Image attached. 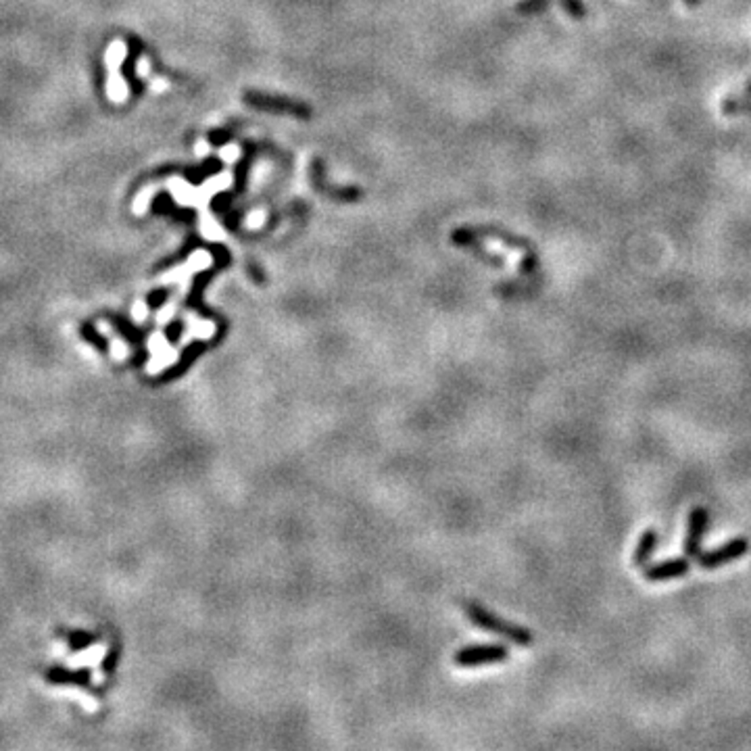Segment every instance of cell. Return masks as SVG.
<instances>
[{"label":"cell","instance_id":"1","mask_svg":"<svg viewBox=\"0 0 751 751\" xmlns=\"http://www.w3.org/2000/svg\"><path fill=\"white\" fill-rule=\"evenodd\" d=\"M463 607H465V614H467L472 624L480 626V628H484L489 632H495V634H499V636L516 643V645H530L532 639H535V634L526 626L507 622V620L495 616L493 612H489L487 607H482L476 601H465Z\"/></svg>","mask_w":751,"mask_h":751},{"label":"cell","instance_id":"2","mask_svg":"<svg viewBox=\"0 0 751 751\" xmlns=\"http://www.w3.org/2000/svg\"><path fill=\"white\" fill-rule=\"evenodd\" d=\"M750 551V541L745 537H737L733 541L724 542L722 547H716V549H709V551H704L697 555V561L704 570H716L720 566H726L730 561H737L741 559L745 553Z\"/></svg>","mask_w":751,"mask_h":751},{"label":"cell","instance_id":"3","mask_svg":"<svg viewBox=\"0 0 751 751\" xmlns=\"http://www.w3.org/2000/svg\"><path fill=\"white\" fill-rule=\"evenodd\" d=\"M509 658V651L505 645H472L463 647L455 653V664L461 668L482 666V664H495L505 662Z\"/></svg>","mask_w":751,"mask_h":751},{"label":"cell","instance_id":"4","mask_svg":"<svg viewBox=\"0 0 751 751\" xmlns=\"http://www.w3.org/2000/svg\"><path fill=\"white\" fill-rule=\"evenodd\" d=\"M207 342H203V340H194V342H190L182 353H180V359L173 363V366H169L167 370H163L161 374L159 376H155L151 382L153 384H169V382H173V380H180L182 376L186 374L188 370H190V366L207 351Z\"/></svg>","mask_w":751,"mask_h":751},{"label":"cell","instance_id":"5","mask_svg":"<svg viewBox=\"0 0 751 751\" xmlns=\"http://www.w3.org/2000/svg\"><path fill=\"white\" fill-rule=\"evenodd\" d=\"M709 526V511L706 507H695L689 513L687 537H685V553L689 557H697L701 553V545L706 539Z\"/></svg>","mask_w":751,"mask_h":751},{"label":"cell","instance_id":"6","mask_svg":"<svg viewBox=\"0 0 751 751\" xmlns=\"http://www.w3.org/2000/svg\"><path fill=\"white\" fill-rule=\"evenodd\" d=\"M689 570H691V561L687 557H676V559H664V561L645 566L643 576L649 583H664V581L687 576Z\"/></svg>","mask_w":751,"mask_h":751},{"label":"cell","instance_id":"7","mask_svg":"<svg viewBox=\"0 0 751 751\" xmlns=\"http://www.w3.org/2000/svg\"><path fill=\"white\" fill-rule=\"evenodd\" d=\"M44 678L50 682V685H76V687H90L92 682V674L88 668H78V670H67L65 666L57 664V666H50L46 672H44Z\"/></svg>","mask_w":751,"mask_h":751},{"label":"cell","instance_id":"8","mask_svg":"<svg viewBox=\"0 0 751 751\" xmlns=\"http://www.w3.org/2000/svg\"><path fill=\"white\" fill-rule=\"evenodd\" d=\"M658 542H660V535H658V530L656 528H647L643 535H641V539H639V542H636V547H634V553H632V564L634 566H647V561L653 557V553H656V549H658Z\"/></svg>","mask_w":751,"mask_h":751},{"label":"cell","instance_id":"9","mask_svg":"<svg viewBox=\"0 0 751 751\" xmlns=\"http://www.w3.org/2000/svg\"><path fill=\"white\" fill-rule=\"evenodd\" d=\"M63 636H65V641H67V645H69V649L74 653H80V651L92 647L98 641V636L94 632H86V630H67Z\"/></svg>","mask_w":751,"mask_h":751},{"label":"cell","instance_id":"10","mask_svg":"<svg viewBox=\"0 0 751 751\" xmlns=\"http://www.w3.org/2000/svg\"><path fill=\"white\" fill-rule=\"evenodd\" d=\"M80 332H82V338L86 340V342H90L98 353H109V342H107V338L103 336V334L98 332L92 324H83L82 328H80Z\"/></svg>","mask_w":751,"mask_h":751},{"label":"cell","instance_id":"11","mask_svg":"<svg viewBox=\"0 0 751 751\" xmlns=\"http://www.w3.org/2000/svg\"><path fill=\"white\" fill-rule=\"evenodd\" d=\"M120 658H122V649H120V645H113L111 649H109V653L103 658V662H100V668H103V672L105 674H111L115 668H117V664H120Z\"/></svg>","mask_w":751,"mask_h":751},{"label":"cell","instance_id":"12","mask_svg":"<svg viewBox=\"0 0 751 751\" xmlns=\"http://www.w3.org/2000/svg\"><path fill=\"white\" fill-rule=\"evenodd\" d=\"M182 334H184V324H182V322H171L165 328V338L171 344H175Z\"/></svg>","mask_w":751,"mask_h":751},{"label":"cell","instance_id":"13","mask_svg":"<svg viewBox=\"0 0 751 751\" xmlns=\"http://www.w3.org/2000/svg\"><path fill=\"white\" fill-rule=\"evenodd\" d=\"M163 301H165V291L155 292V294L149 296V307H161Z\"/></svg>","mask_w":751,"mask_h":751}]
</instances>
